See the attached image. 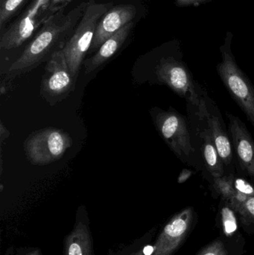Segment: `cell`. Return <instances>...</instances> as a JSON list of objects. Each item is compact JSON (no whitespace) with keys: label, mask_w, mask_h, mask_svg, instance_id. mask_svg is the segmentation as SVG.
Listing matches in <instances>:
<instances>
[{"label":"cell","mask_w":254,"mask_h":255,"mask_svg":"<svg viewBox=\"0 0 254 255\" xmlns=\"http://www.w3.org/2000/svg\"><path fill=\"white\" fill-rule=\"evenodd\" d=\"M87 6L84 1L73 10L65 13V7L60 9L48 19L22 55L8 70L10 75H19L35 68L42 61L49 59L54 52L64 49Z\"/></svg>","instance_id":"6da1fadb"},{"label":"cell","mask_w":254,"mask_h":255,"mask_svg":"<svg viewBox=\"0 0 254 255\" xmlns=\"http://www.w3.org/2000/svg\"><path fill=\"white\" fill-rule=\"evenodd\" d=\"M151 115L158 133L176 157L185 164L201 171L206 177L204 161L195 145L188 118L172 107L168 110L155 108Z\"/></svg>","instance_id":"7a4b0ae2"},{"label":"cell","mask_w":254,"mask_h":255,"mask_svg":"<svg viewBox=\"0 0 254 255\" xmlns=\"http://www.w3.org/2000/svg\"><path fill=\"white\" fill-rule=\"evenodd\" d=\"M233 37V33L228 31L220 47L222 61L216 66V71L254 128V85L236 61L231 48Z\"/></svg>","instance_id":"3957f363"},{"label":"cell","mask_w":254,"mask_h":255,"mask_svg":"<svg viewBox=\"0 0 254 255\" xmlns=\"http://www.w3.org/2000/svg\"><path fill=\"white\" fill-rule=\"evenodd\" d=\"M112 6L113 3H97L95 0H89L83 16L63 49L75 82L77 80L84 58L90 49L97 25Z\"/></svg>","instance_id":"277c9868"},{"label":"cell","mask_w":254,"mask_h":255,"mask_svg":"<svg viewBox=\"0 0 254 255\" xmlns=\"http://www.w3.org/2000/svg\"><path fill=\"white\" fill-rule=\"evenodd\" d=\"M156 81L166 85L186 101V106L200 108L206 90L194 79L186 63L174 56L163 57L155 69Z\"/></svg>","instance_id":"5b68a950"},{"label":"cell","mask_w":254,"mask_h":255,"mask_svg":"<svg viewBox=\"0 0 254 255\" xmlns=\"http://www.w3.org/2000/svg\"><path fill=\"white\" fill-rule=\"evenodd\" d=\"M58 9L52 0H31L18 17L6 28L0 39V49H16L31 38Z\"/></svg>","instance_id":"8992f818"},{"label":"cell","mask_w":254,"mask_h":255,"mask_svg":"<svg viewBox=\"0 0 254 255\" xmlns=\"http://www.w3.org/2000/svg\"><path fill=\"white\" fill-rule=\"evenodd\" d=\"M72 145L73 139L67 132L50 127L31 133L24 142V150L30 163L45 166L62 158Z\"/></svg>","instance_id":"52a82bcc"},{"label":"cell","mask_w":254,"mask_h":255,"mask_svg":"<svg viewBox=\"0 0 254 255\" xmlns=\"http://www.w3.org/2000/svg\"><path fill=\"white\" fill-rule=\"evenodd\" d=\"M76 86L62 49L52 54L42 78L40 95L50 106L65 100Z\"/></svg>","instance_id":"ba28073f"},{"label":"cell","mask_w":254,"mask_h":255,"mask_svg":"<svg viewBox=\"0 0 254 255\" xmlns=\"http://www.w3.org/2000/svg\"><path fill=\"white\" fill-rule=\"evenodd\" d=\"M198 214L193 207L176 214L160 234L151 255H173L184 244L196 226Z\"/></svg>","instance_id":"9c48e42d"},{"label":"cell","mask_w":254,"mask_h":255,"mask_svg":"<svg viewBox=\"0 0 254 255\" xmlns=\"http://www.w3.org/2000/svg\"><path fill=\"white\" fill-rule=\"evenodd\" d=\"M228 131L237 157V172L254 183V139L246 124L237 116L227 113Z\"/></svg>","instance_id":"30bf717a"},{"label":"cell","mask_w":254,"mask_h":255,"mask_svg":"<svg viewBox=\"0 0 254 255\" xmlns=\"http://www.w3.org/2000/svg\"><path fill=\"white\" fill-rule=\"evenodd\" d=\"M204 99L207 123L215 145L225 163L226 174L234 173L237 172V169L234 163V150L228 128H227L217 104L209 97L207 91L204 92Z\"/></svg>","instance_id":"8fae6325"},{"label":"cell","mask_w":254,"mask_h":255,"mask_svg":"<svg viewBox=\"0 0 254 255\" xmlns=\"http://www.w3.org/2000/svg\"><path fill=\"white\" fill-rule=\"evenodd\" d=\"M136 13L137 9L133 4H119L106 12L97 25L89 52L98 50L107 39L132 22Z\"/></svg>","instance_id":"7c38bea8"},{"label":"cell","mask_w":254,"mask_h":255,"mask_svg":"<svg viewBox=\"0 0 254 255\" xmlns=\"http://www.w3.org/2000/svg\"><path fill=\"white\" fill-rule=\"evenodd\" d=\"M133 27L134 22L132 21L122 27L110 38L107 39L92 58L85 61V73L89 74L92 73L101 64L110 59L125 43L130 32L133 29Z\"/></svg>","instance_id":"4fadbf2b"},{"label":"cell","mask_w":254,"mask_h":255,"mask_svg":"<svg viewBox=\"0 0 254 255\" xmlns=\"http://www.w3.org/2000/svg\"><path fill=\"white\" fill-rule=\"evenodd\" d=\"M244 247L245 241L241 234L231 238L220 235L195 255H243Z\"/></svg>","instance_id":"5bb4252c"},{"label":"cell","mask_w":254,"mask_h":255,"mask_svg":"<svg viewBox=\"0 0 254 255\" xmlns=\"http://www.w3.org/2000/svg\"><path fill=\"white\" fill-rule=\"evenodd\" d=\"M66 255H91L92 242L86 226L83 223L76 225L72 233L67 238Z\"/></svg>","instance_id":"9a60e30c"},{"label":"cell","mask_w":254,"mask_h":255,"mask_svg":"<svg viewBox=\"0 0 254 255\" xmlns=\"http://www.w3.org/2000/svg\"><path fill=\"white\" fill-rule=\"evenodd\" d=\"M239 216L235 210L225 199H221L217 214V223L221 235L231 238L239 235Z\"/></svg>","instance_id":"2e32d148"},{"label":"cell","mask_w":254,"mask_h":255,"mask_svg":"<svg viewBox=\"0 0 254 255\" xmlns=\"http://www.w3.org/2000/svg\"><path fill=\"white\" fill-rule=\"evenodd\" d=\"M232 174H225L219 178H212L209 181L212 196L220 197L231 203L237 196V191L234 189L232 182Z\"/></svg>","instance_id":"e0dca14e"},{"label":"cell","mask_w":254,"mask_h":255,"mask_svg":"<svg viewBox=\"0 0 254 255\" xmlns=\"http://www.w3.org/2000/svg\"><path fill=\"white\" fill-rule=\"evenodd\" d=\"M237 214L242 227L249 235L254 233V196H250L242 205Z\"/></svg>","instance_id":"ac0fdd59"},{"label":"cell","mask_w":254,"mask_h":255,"mask_svg":"<svg viewBox=\"0 0 254 255\" xmlns=\"http://www.w3.org/2000/svg\"><path fill=\"white\" fill-rule=\"evenodd\" d=\"M28 0H5L0 4V27L1 28L25 5Z\"/></svg>","instance_id":"d6986e66"},{"label":"cell","mask_w":254,"mask_h":255,"mask_svg":"<svg viewBox=\"0 0 254 255\" xmlns=\"http://www.w3.org/2000/svg\"><path fill=\"white\" fill-rule=\"evenodd\" d=\"M210 1L212 0H175V2L180 7H188V6H199Z\"/></svg>","instance_id":"ffe728a7"},{"label":"cell","mask_w":254,"mask_h":255,"mask_svg":"<svg viewBox=\"0 0 254 255\" xmlns=\"http://www.w3.org/2000/svg\"><path fill=\"white\" fill-rule=\"evenodd\" d=\"M195 173H196V172L192 170V169H186V168L182 169L181 172H180L178 177H177V184H182L186 182Z\"/></svg>","instance_id":"44dd1931"},{"label":"cell","mask_w":254,"mask_h":255,"mask_svg":"<svg viewBox=\"0 0 254 255\" xmlns=\"http://www.w3.org/2000/svg\"><path fill=\"white\" fill-rule=\"evenodd\" d=\"M73 0H52V5L55 7V8L60 10V9L63 8V7H66V6L71 2Z\"/></svg>","instance_id":"7402d4cb"},{"label":"cell","mask_w":254,"mask_h":255,"mask_svg":"<svg viewBox=\"0 0 254 255\" xmlns=\"http://www.w3.org/2000/svg\"><path fill=\"white\" fill-rule=\"evenodd\" d=\"M9 135H10V133H9L8 130L4 128L2 123L1 122V126H0V139H1V142H2L3 140L5 139L6 138L8 137Z\"/></svg>","instance_id":"603a6c76"},{"label":"cell","mask_w":254,"mask_h":255,"mask_svg":"<svg viewBox=\"0 0 254 255\" xmlns=\"http://www.w3.org/2000/svg\"><path fill=\"white\" fill-rule=\"evenodd\" d=\"M28 255H40L39 254L38 252L34 251V252H33V253H31V254H29Z\"/></svg>","instance_id":"cb8c5ba5"},{"label":"cell","mask_w":254,"mask_h":255,"mask_svg":"<svg viewBox=\"0 0 254 255\" xmlns=\"http://www.w3.org/2000/svg\"><path fill=\"white\" fill-rule=\"evenodd\" d=\"M5 1V0H0V4H1V3H2L3 1Z\"/></svg>","instance_id":"d4e9b609"},{"label":"cell","mask_w":254,"mask_h":255,"mask_svg":"<svg viewBox=\"0 0 254 255\" xmlns=\"http://www.w3.org/2000/svg\"><path fill=\"white\" fill-rule=\"evenodd\" d=\"M142 255V253H137V255Z\"/></svg>","instance_id":"484cf974"}]
</instances>
